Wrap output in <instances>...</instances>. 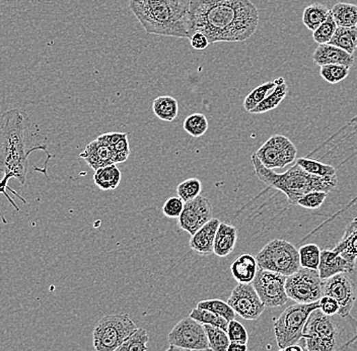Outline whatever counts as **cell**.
Here are the masks:
<instances>
[{
    "instance_id": "obj_31",
    "label": "cell",
    "mask_w": 357,
    "mask_h": 351,
    "mask_svg": "<svg viewBox=\"0 0 357 351\" xmlns=\"http://www.w3.org/2000/svg\"><path fill=\"white\" fill-rule=\"evenodd\" d=\"M149 336L147 330L137 328L132 334L118 348L117 351H145L147 350Z\"/></svg>"
},
{
    "instance_id": "obj_40",
    "label": "cell",
    "mask_w": 357,
    "mask_h": 351,
    "mask_svg": "<svg viewBox=\"0 0 357 351\" xmlns=\"http://www.w3.org/2000/svg\"><path fill=\"white\" fill-rule=\"evenodd\" d=\"M327 194H328V192H322V190H314V192H308L297 200V205L301 206V208L308 209V210H317L324 204Z\"/></svg>"
},
{
    "instance_id": "obj_34",
    "label": "cell",
    "mask_w": 357,
    "mask_h": 351,
    "mask_svg": "<svg viewBox=\"0 0 357 351\" xmlns=\"http://www.w3.org/2000/svg\"><path fill=\"white\" fill-rule=\"evenodd\" d=\"M208 120L204 114H192L184 120L183 128L190 136L199 138L208 130Z\"/></svg>"
},
{
    "instance_id": "obj_18",
    "label": "cell",
    "mask_w": 357,
    "mask_h": 351,
    "mask_svg": "<svg viewBox=\"0 0 357 351\" xmlns=\"http://www.w3.org/2000/svg\"><path fill=\"white\" fill-rule=\"evenodd\" d=\"M312 60L315 64L319 66L329 64H341L352 67L356 62V57L349 54L341 48L336 47L332 44H322L315 50L312 54Z\"/></svg>"
},
{
    "instance_id": "obj_43",
    "label": "cell",
    "mask_w": 357,
    "mask_h": 351,
    "mask_svg": "<svg viewBox=\"0 0 357 351\" xmlns=\"http://www.w3.org/2000/svg\"><path fill=\"white\" fill-rule=\"evenodd\" d=\"M184 206H185V202L179 196H172L164 202V206H162V213L166 217L171 218V219H176V218L179 219L184 210Z\"/></svg>"
},
{
    "instance_id": "obj_11",
    "label": "cell",
    "mask_w": 357,
    "mask_h": 351,
    "mask_svg": "<svg viewBox=\"0 0 357 351\" xmlns=\"http://www.w3.org/2000/svg\"><path fill=\"white\" fill-rule=\"evenodd\" d=\"M286 278L271 270H258L252 285L266 308H276L287 303L289 298L285 289Z\"/></svg>"
},
{
    "instance_id": "obj_48",
    "label": "cell",
    "mask_w": 357,
    "mask_h": 351,
    "mask_svg": "<svg viewBox=\"0 0 357 351\" xmlns=\"http://www.w3.org/2000/svg\"><path fill=\"white\" fill-rule=\"evenodd\" d=\"M248 350L247 344L240 343V342H230L227 351H246Z\"/></svg>"
},
{
    "instance_id": "obj_12",
    "label": "cell",
    "mask_w": 357,
    "mask_h": 351,
    "mask_svg": "<svg viewBox=\"0 0 357 351\" xmlns=\"http://www.w3.org/2000/svg\"><path fill=\"white\" fill-rule=\"evenodd\" d=\"M255 154L267 168H284L295 161L297 149L291 139L283 135H274Z\"/></svg>"
},
{
    "instance_id": "obj_33",
    "label": "cell",
    "mask_w": 357,
    "mask_h": 351,
    "mask_svg": "<svg viewBox=\"0 0 357 351\" xmlns=\"http://www.w3.org/2000/svg\"><path fill=\"white\" fill-rule=\"evenodd\" d=\"M190 317L193 318L197 322L204 324L212 325L221 328V329L227 331V326H229V321L219 315L215 314L212 311L206 310V309L196 308L190 313Z\"/></svg>"
},
{
    "instance_id": "obj_2",
    "label": "cell",
    "mask_w": 357,
    "mask_h": 351,
    "mask_svg": "<svg viewBox=\"0 0 357 351\" xmlns=\"http://www.w3.org/2000/svg\"><path fill=\"white\" fill-rule=\"evenodd\" d=\"M41 150L48 156L46 139L33 130V124L26 112L8 109L0 115V172L10 173L21 185H27L29 157Z\"/></svg>"
},
{
    "instance_id": "obj_6",
    "label": "cell",
    "mask_w": 357,
    "mask_h": 351,
    "mask_svg": "<svg viewBox=\"0 0 357 351\" xmlns=\"http://www.w3.org/2000/svg\"><path fill=\"white\" fill-rule=\"evenodd\" d=\"M320 308L318 302L310 304L297 303L285 309L274 322V333L280 350H284L303 339L304 328L310 313Z\"/></svg>"
},
{
    "instance_id": "obj_5",
    "label": "cell",
    "mask_w": 357,
    "mask_h": 351,
    "mask_svg": "<svg viewBox=\"0 0 357 351\" xmlns=\"http://www.w3.org/2000/svg\"><path fill=\"white\" fill-rule=\"evenodd\" d=\"M251 160L258 179L268 187L283 192L291 205H297V200L308 192L314 190L329 192L337 185V175L332 177H317L306 172L297 164L284 173H276L273 169L264 166L255 153Z\"/></svg>"
},
{
    "instance_id": "obj_26",
    "label": "cell",
    "mask_w": 357,
    "mask_h": 351,
    "mask_svg": "<svg viewBox=\"0 0 357 351\" xmlns=\"http://www.w3.org/2000/svg\"><path fill=\"white\" fill-rule=\"evenodd\" d=\"M330 44L354 55L357 49L356 27H337Z\"/></svg>"
},
{
    "instance_id": "obj_44",
    "label": "cell",
    "mask_w": 357,
    "mask_h": 351,
    "mask_svg": "<svg viewBox=\"0 0 357 351\" xmlns=\"http://www.w3.org/2000/svg\"><path fill=\"white\" fill-rule=\"evenodd\" d=\"M111 148L113 150L114 159H115L116 164H123L128 159L129 155H130V148H129L127 137L121 139L117 144L112 146Z\"/></svg>"
},
{
    "instance_id": "obj_30",
    "label": "cell",
    "mask_w": 357,
    "mask_h": 351,
    "mask_svg": "<svg viewBox=\"0 0 357 351\" xmlns=\"http://www.w3.org/2000/svg\"><path fill=\"white\" fill-rule=\"evenodd\" d=\"M297 164L305 169L306 172L310 173V174L317 175V177H336V169L335 167L332 165L322 164V162L318 161V160L310 159V158L304 157L299 158L297 160Z\"/></svg>"
},
{
    "instance_id": "obj_1",
    "label": "cell",
    "mask_w": 357,
    "mask_h": 351,
    "mask_svg": "<svg viewBox=\"0 0 357 351\" xmlns=\"http://www.w3.org/2000/svg\"><path fill=\"white\" fill-rule=\"evenodd\" d=\"M258 25L259 12L251 0L190 2V37L200 31L206 36L210 45L247 41L254 35Z\"/></svg>"
},
{
    "instance_id": "obj_15",
    "label": "cell",
    "mask_w": 357,
    "mask_h": 351,
    "mask_svg": "<svg viewBox=\"0 0 357 351\" xmlns=\"http://www.w3.org/2000/svg\"><path fill=\"white\" fill-rule=\"evenodd\" d=\"M213 208L210 200L198 196L194 200L185 203L184 210L179 217V226L183 231L193 235L204 224L212 219Z\"/></svg>"
},
{
    "instance_id": "obj_37",
    "label": "cell",
    "mask_w": 357,
    "mask_h": 351,
    "mask_svg": "<svg viewBox=\"0 0 357 351\" xmlns=\"http://www.w3.org/2000/svg\"><path fill=\"white\" fill-rule=\"evenodd\" d=\"M349 69V67L341 64L323 65L321 66V77L328 83L337 84L347 77Z\"/></svg>"
},
{
    "instance_id": "obj_29",
    "label": "cell",
    "mask_w": 357,
    "mask_h": 351,
    "mask_svg": "<svg viewBox=\"0 0 357 351\" xmlns=\"http://www.w3.org/2000/svg\"><path fill=\"white\" fill-rule=\"evenodd\" d=\"M208 339L209 348L212 351H227L230 343L229 335L225 330L212 325L204 324Z\"/></svg>"
},
{
    "instance_id": "obj_10",
    "label": "cell",
    "mask_w": 357,
    "mask_h": 351,
    "mask_svg": "<svg viewBox=\"0 0 357 351\" xmlns=\"http://www.w3.org/2000/svg\"><path fill=\"white\" fill-rule=\"evenodd\" d=\"M168 340V350H210L204 325L190 316L175 325Z\"/></svg>"
},
{
    "instance_id": "obj_17",
    "label": "cell",
    "mask_w": 357,
    "mask_h": 351,
    "mask_svg": "<svg viewBox=\"0 0 357 351\" xmlns=\"http://www.w3.org/2000/svg\"><path fill=\"white\" fill-rule=\"evenodd\" d=\"M219 224H221V221L219 219L212 218L195 233L191 235L189 244L192 250L196 251L200 255H205V257L212 255L215 235H217Z\"/></svg>"
},
{
    "instance_id": "obj_16",
    "label": "cell",
    "mask_w": 357,
    "mask_h": 351,
    "mask_svg": "<svg viewBox=\"0 0 357 351\" xmlns=\"http://www.w3.org/2000/svg\"><path fill=\"white\" fill-rule=\"evenodd\" d=\"M356 268V264H352L340 253L334 249L321 251L319 274L323 281L330 278L338 274H352Z\"/></svg>"
},
{
    "instance_id": "obj_25",
    "label": "cell",
    "mask_w": 357,
    "mask_h": 351,
    "mask_svg": "<svg viewBox=\"0 0 357 351\" xmlns=\"http://www.w3.org/2000/svg\"><path fill=\"white\" fill-rule=\"evenodd\" d=\"M153 111L160 120L173 122L179 115L178 101L169 95L156 97L153 103Z\"/></svg>"
},
{
    "instance_id": "obj_32",
    "label": "cell",
    "mask_w": 357,
    "mask_h": 351,
    "mask_svg": "<svg viewBox=\"0 0 357 351\" xmlns=\"http://www.w3.org/2000/svg\"><path fill=\"white\" fill-rule=\"evenodd\" d=\"M275 86L276 81L275 79H274L273 81L266 82V83L261 84V86L254 88L250 94L247 95L246 99H245V111L251 113L260 103L264 101V99L272 92V90H273Z\"/></svg>"
},
{
    "instance_id": "obj_39",
    "label": "cell",
    "mask_w": 357,
    "mask_h": 351,
    "mask_svg": "<svg viewBox=\"0 0 357 351\" xmlns=\"http://www.w3.org/2000/svg\"><path fill=\"white\" fill-rule=\"evenodd\" d=\"M336 29H337V24L334 21L330 12V16H328V18L318 29L312 31V39L319 45L330 43L332 37L335 34Z\"/></svg>"
},
{
    "instance_id": "obj_3",
    "label": "cell",
    "mask_w": 357,
    "mask_h": 351,
    "mask_svg": "<svg viewBox=\"0 0 357 351\" xmlns=\"http://www.w3.org/2000/svg\"><path fill=\"white\" fill-rule=\"evenodd\" d=\"M191 0H130L129 8L147 33L164 37H190Z\"/></svg>"
},
{
    "instance_id": "obj_38",
    "label": "cell",
    "mask_w": 357,
    "mask_h": 351,
    "mask_svg": "<svg viewBox=\"0 0 357 351\" xmlns=\"http://www.w3.org/2000/svg\"><path fill=\"white\" fill-rule=\"evenodd\" d=\"M201 190L202 185L199 179H189L180 183L177 187V194L186 203L200 196Z\"/></svg>"
},
{
    "instance_id": "obj_49",
    "label": "cell",
    "mask_w": 357,
    "mask_h": 351,
    "mask_svg": "<svg viewBox=\"0 0 357 351\" xmlns=\"http://www.w3.org/2000/svg\"><path fill=\"white\" fill-rule=\"evenodd\" d=\"M305 348L303 346H299V343L293 344V346H289L288 348H285L283 351H304Z\"/></svg>"
},
{
    "instance_id": "obj_8",
    "label": "cell",
    "mask_w": 357,
    "mask_h": 351,
    "mask_svg": "<svg viewBox=\"0 0 357 351\" xmlns=\"http://www.w3.org/2000/svg\"><path fill=\"white\" fill-rule=\"evenodd\" d=\"M128 314L108 315L94 328V348L97 351H115L137 329Z\"/></svg>"
},
{
    "instance_id": "obj_23",
    "label": "cell",
    "mask_w": 357,
    "mask_h": 351,
    "mask_svg": "<svg viewBox=\"0 0 357 351\" xmlns=\"http://www.w3.org/2000/svg\"><path fill=\"white\" fill-rule=\"evenodd\" d=\"M275 88L264 99L262 103H260L251 112V114L257 115V114L267 113V112L276 109L282 103L283 99L286 96L287 92H288V88H287L286 82H285V79L283 77L278 78V79H275Z\"/></svg>"
},
{
    "instance_id": "obj_24",
    "label": "cell",
    "mask_w": 357,
    "mask_h": 351,
    "mask_svg": "<svg viewBox=\"0 0 357 351\" xmlns=\"http://www.w3.org/2000/svg\"><path fill=\"white\" fill-rule=\"evenodd\" d=\"M121 171L117 165L111 164L95 171V185L102 190H114L121 183Z\"/></svg>"
},
{
    "instance_id": "obj_19",
    "label": "cell",
    "mask_w": 357,
    "mask_h": 351,
    "mask_svg": "<svg viewBox=\"0 0 357 351\" xmlns=\"http://www.w3.org/2000/svg\"><path fill=\"white\" fill-rule=\"evenodd\" d=\"M79 158L84 159L95 171L108 165L116 164L112 148L103 145L97 139L84 148L79 154Z\"/></svg>"
},
{
    "instance_id": "obj_7",
    "label": "cell",
    "mask_w": 357,
    "mask_h": 351,
    "mask_svg": "<svg viewBox=\"0 0 357 351\" xmlns=\"http://www.w3.org/2000/svg\"><path fill=\"white\" fill-rule=\"evenodd\" d=\"M258 266L285 276H291L301 268L299 252L295 245L284 239H273L258 252Z\"/></svg>"
},
{
    "instance_id": "obj_28",
    "label": "cell",
    "mask_w": 357,
    "mask_h": 351,
    "mask_svg": "<svg viewBox=\"0 0 357 351\" xmlns=\"http://www.w3.org/2000/svg\"><path fill=\"white\" fill-rule=\"evenodd\" d=\"M330 16V10L321 3H312L306 6L303 14V24L306 29L314 31Z\"/></svg>"
},
{
    "instance_id": "obj_9",
    "label": "cell",
    "mask_w": 357,
    "mask_h": 351,
    "mask_svg": "<svg viewBox=\"0 0 357 351\" xmlns=\"http://www.w3.org/2000/svg\"><path fill=\"white\" fill-rule=\"evenodd\" d=\"M323 281L318 270L301 268L287 276L285 289L289 299L297 303H315L322 298Z\"/></svg>"
},
{
    "instance_id": "obj_35",
    "label": "cell",
    "mask_w": 357,
    "mask_h": 351,
    "mask_svg": "<svg viewBox=\"0 0 357 351\" xmlns=\"http://www.w3.org/2000/svg\"><path fill=\"white\" fill-rule=\"evenodd\" d=\"M301 268L318 270L320 264L321 249L316 244H306L299 249Z\"/></svg>"
},
{
    "instance_id": "obj_45",
    "label": "cell",
    "mask_w": 357,
    "mask_h": 351,
    "mask_svg": "<svg viewBox=\"0 0 357 351\" xmlns=\"http://www.w3.org/2000/svg\"><path fill=\"white\" fill-rule=\"evenodd\" d=\"M319 304H320V310L322 311L324 314L326 315H334L339 313L340 304L335 299H333L329 296H322L320 300H319Z\"/></svg>"
},
{
    "instance_id": "obj_4",
    "label": "cell",
    "mask_w": 357,
    "mask_h": 351,
    "mask_svg": "<svg viewBox=\"0 0 357 351\" xmlns=\"http://www.w3.org/2000/svg\"><path fill=\"white\" fill-rule=\"evenodd\" d=\"M306 351L357 350V320L348 315H326L316 309L304 328Z\"/></svg>"
},
{
    "instance_id": "obj_42",
    "label": "cell",
    "mask_w": 357,
    "mask_h": 351,
    "mask_svg": "<svg viewBox=\"0 0 357 351\" xmlns=\"http://www.w3.org/2000/svg\"><path fill=\"white\" fill-rule=\"evenodd\" d=\"M227 332L230 342H240V343L244 344L248 343V332H247L244 325L238 322V321L234 320H234L230 321Z\"/></svg>"
},
{
    "instance_id": "obj_41",
    "label": "cell",
    "mask_w": 357,
    "mask_h": 351,
    "mask_svg": "<svg viewBox=\"0 0 357 351\" xmlns=\"http://www.w3.org/2000/svg\"><path fill=\"white\" fill-rule=\"evenodd\" d=\"M14 179V177H12V174H10V173H5V174H3V177H2L1 179H0V194H3L4 196H5L6 198H8V202L12 204V206L14 207V209H16V211H20L21 209L20 207L16 205V203L14 202V200H12V196L8 194V192H12V194H14V196H16V198H19V200H22L24 204H27V200H25L24 198H23L22 196H20V194H18V192H16V190H12L10 187H8V183H10V179ZM0 219H1L2 223L3 224H8V220L4 218V216L2 215L1 211H0Z\"/></svg>"
},
{
    "instance_id": "obj_22",
    "label": "cell",
    "mask_w": 357,
    "mask_h": 351,
    "mask_svg": "<svg viewBox=\"0 0 357 351\" xmlns=\"http://www.w3.org/2000/svg\"><path fill=\"white\" fill-rule=\"evenodd\" d=\"M344 258L356 264L357 258V218L348 225L340 242L333 248Z\"/></svg>"
},
{
    "instance_id": "obj_47",
    "label": "cell",
    "mask_w": 357,
    "mask_h": 351,
    "mask_svg": "<svg viewBox=\"0 0 357 351\" xmlns=\"http://www.w3.org/2000/svg\"><path fill=\"white\" fill-rule=\"evenodd\" d=\"M189 40L192 48L195 49V50H205V49L208 47V45H210L206 36H205L204 34L200 33V31L194 33L193 35L189 38Z\"/></svg>"
},
{
    "instance_id": "obj_20",
    "label": "cell",
    "mask_w": 357,
    "mask_h": 351,
    "mask_svg": "<svg viewBox=\"0 0 357 351\" xmlns=\"http://www.w3.org/2000/svg\"><path fill=\"white\" fill-rule=\"evenodd\" d=\"M236 240H238L236 228L221 222L217 235H215L213 253L219 257H229L236 247Z\"/></svg>"
},
{
    "instance_id": "obj_27",
    "label": "cell",
    "mask_w": 357,
    "mask_h": 351,
    "mask_svg": "<svg viewBox=\"0 0 357 351\" xmlns=\"http://www.w3.org/2000/svg\"><path fill=\"white\" fill-rule=\"evenodd\" d=\"M330 12L337 27H356L357 5L339 2L331 8Z\"/></svg>"
},
{
    "instance_id": "obj_21",
    "label": "cell",
    "mask_w": 357,
    "mask_h": 351,
    "mask_svg": "<svg viewBox=\"0 0 357 351\" xmlns=\"http://www.w3.org/2000/svg\"><path fill=\"white\" fill-rule=\"evenodd\" d=\"M258 270L257 259L248 253L240 255L230 265V272L238 283H252Z\"/></svg>"
},
{
    "instance_id": "obj_36",
    "label": "cell",
    "mask_w": 357,
    "mask_h": 351,
    "mask_svg": "<svg viewBox=\"0 0 357 351\" xmlns=\"http://www.w3.org/2000/svg\"><path fill=\"white\" fill-rule=\"evenodd\" d=\"M197 308L206 309V310L212 311L215 314L223 317L227 321L236 319V313L234 309L230 306L227 302L221 301L219 299L205 300V301L199 302L197 304Z\"/></svg>"
},
{
    "instance_id": "obj_14",
    "label": "cell",
    "mask_w": 357,
    "mask_h": 351,
    "mask_svg": "<svg viewBox=\"0 0 357 351\" xmlns=\"http://www.w3.org/2000/svg\"><path fill=\"white\" fill-rule=\"evenodd\" d=\"M323 296H329L338 302V314L348 315L356 304V287L348 274H338L323 281Z\"/></svg>"
},
{
    "instance_id": "obj_13",
    "label": "cell",
    "mask_w": 357,
    "mask_h": 351,
    "mask_svg": "<svg viewBox=\"0 0 357 351\" xmlns=\"http://www.w3.org/2000/svg\"><path fill=\"white\" fill-rule=\"evenodd\" d=\"M227 303L245 320H257L266 308L252 283H238Z\"/></svg>"
},
{
    "instance_id": "obj_46",
    "label": "cell",
    "mask_w": 357,
    "mask_h": 351,
    "mask_svg": "<svg viewBox=\"0 0 357 351\" xmlns=\"http://www.w3.org/2000/svg\"><path fill=\"white\" fill-rule=\"evenodd\" d=\"M125 137H127L126 133H106V134L99 136L97 140L100 142L101 144H103V145L112 147V146L115 145V144H117L118 142L121 140V139L125 138Z\"/></svg>"
}]
</instances>
